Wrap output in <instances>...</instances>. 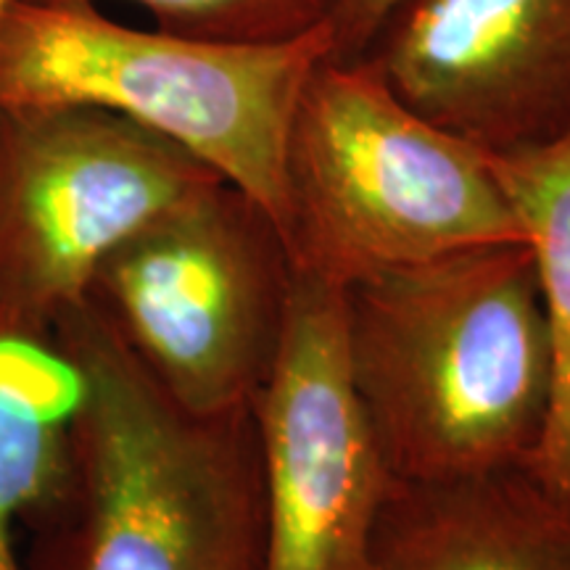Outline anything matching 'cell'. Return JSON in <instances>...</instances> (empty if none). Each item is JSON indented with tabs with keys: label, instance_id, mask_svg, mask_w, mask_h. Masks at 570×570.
<instances>
[{
	"label": "cell",
	"instance_id": "1",
	"mask_svg": "<svg viewBox=\"0 0 570 570\" xmlns=\"http://www.w3.org/2000/svg\"><path fill=\"white\" fill-rule=\"evenodd\" d=\"M344 294L354 386L396 483L529 465L552 375L529 244L389 269Z\"/></svg>",
	"mask_w": 570,
	"mask_h": 570
},
{
	"label": "cell",
	"instance_id": "2",
	"mask_svg": "<svg viewBox=\"0 0 570 570\" xmlns=\"http://www.w3.org/2000/svg\"><path fill=\"white\" fill-rule=\"evenodd\" d=\"M82 373L61 494L30 523L27 570H262L252 410L185 412L88 298L53 325Z\"/></svg>",
	"mask_w": 570,
	"mask_h": 570
},
{
	"label": "cell",
	"instance_id": "3",
	"mask_svg": "<svg viewBox=\"0 0 570 570\" xmlns=\"http://www.w3.org/2000/svg\"><path fill=\"white\" fill-rule=\"evenodd\" d=\"M291 267L348 288L389 269L525 244L487 151L410 109L367 61L306 77L283 156Z\"/></svg>",
	"mask_w": 570,
	"mask_h": 570
},
{
	"label": "cell",
	"instance_id": "4",
	"mask_svg": "<svg viewBox=\"0 0 570 570\" xmlns=\"http://www.w3.org/2000/svg\"><path fill=\"white\" fill-rule=\"evenodd\" d=\"M331 30L285 46H217L135 30L90 3L9 0L0 11V106L85 104L167 135L283 227V156L306 77Z\"/></svg>",
	"mask_w": 570,
	"mask_h": 570
},
{
	"label": "cell",
	"instance_id": "5",
	"mask_svg": "<svg viewBox=\"0 0 570 570\" xmlns=\"http://www.w3.org/2000/svg\"><path fill=\"white\" fill-rule=\"evenodd\" d=\"M288 281L273 217L219 180L106 256L88 302L175 404L225 417L265 383Z\"/></svg>",
	"mask_w": 570,
	"mask_h": 570
},
{
	"label": "cell",
	"instance_id": "6",
	"mask_svg": "<svg viewBox=\"0 0 570 570\" xmlns=\"http://www.w3.org/2000/svg\"><path fill=\"white\" fill-rule=\"evenodd\" d=\"M223 177L122 114L0 106V317L51 327L127 238Z\"/></svg>",
	"mask_w": 570,
	"mask_h": 570
},
{
	"label": "cell",
	"instance_id": "7",
	"mask_svg": "<svg viewBox=\"0 0 570 570\" xmlns=\"http://www.w3.org/2000/svg\"><path fill=\"white\" fill-rule=\"evenodd\" d=\"M252 417L262 570L365 568L396 481L354 386L341 285L291 267L281 338Z\"/></svg>",
	"mask_w": 570,
	"mask_h": 570
},
{
	"label": "cell",
	"instance_id": "8",
	"mask_svg": "<svg viewBox=\"0 0 570 570\" xmlns=\"http://www.w3.org/2000/svg\"><path fill=\"white\" fill-rule=\"evenodd\" d=\"M360 61L487 154L570 127V0H399Z\"/></svg>",
	"mask_w": 570,
	"mask_h": 570
},
{
	"label": "cell",
	"instance_id": "9",
	"mask_svg": "<svg viewBox=\"0 0 570 570\" xmlns=\"http://www.w3.org/2000/svg\"><path fill=\"white\" fill-rule=\"evenodd\" d=\"M362 570H570V499L525 468L394 483Z\"/></svg>",
	"mask_w": 570,
	"mask_h": 570
},
{
	"label": "cell",
	"instance_id": "10",
	"mask_svg": "<svg viewBox=\"0 0 570 570\" xmlns=\"http://www.w3.org/2000/svg\"><path fill=\"white\" fill-rule=\"evenodd\" d=\"M82 373L51 327L0 317V570H27L19 533L61 494Z\"/></svg>",
	"mask_w": 570,
	"mask_h": 570
},
{
	"label": "cell",
	"instance_id": "11",
	"mask_svg": "<svg viewBox=\"0 0 570 570\" xmlns=\"http://www.w3.org/2000/svg\"><path fill=\"white\" fill-rule=\"evenodd\" d=\"M487 156L525 230L550 341V402L525 470L570 499V127L537 146Z\"/></svg>",
	"mask_w": 570,
	"mask_h": 570
},
{
	"label": "cell",
	"instance_id": "12",
	"mask_svg": "<svg viewBox=\"0 0 570 570\" xmlns=\"http://www.w3.org/2000/svg\"><path fill=\"white\" fill-rule=\"evenodd\" d=\"M30 3H90L98 0H30ZM148 11L156 30L217 46H285L331 30L341 0H125Z\"/></svg>",
	"mask_w": 570,
	"mask_h": 570
},
{
	"label": "cell",
	"instance_id": "13",
	"mask_svg": "<svg viewBox=\"0 0 570 570\" xmlns=\"http://www.w3.org/2000/svg\"><path fill=\"white\" fill-rule=\"evenodd\" d=\"M399 0H341L331 21L333 61H360Z\"/></svg>",
	"mask_w": 570,
	"mask_h": 570
},
{
	"label": "cell",
	"instance_id": "14",
	"mask_svg": "<svg viewBox=\"0 0 570 570\" xmlns=\"http://www.w3.org/2000/svg\"><path fill=\"white\" fill-rule=\"evenodd\" d=\"M6 6H9V0H0V11H3Z\"/></svg>",
	"mask_w": 570,
	"mask_h": 570
}]
</instances>
